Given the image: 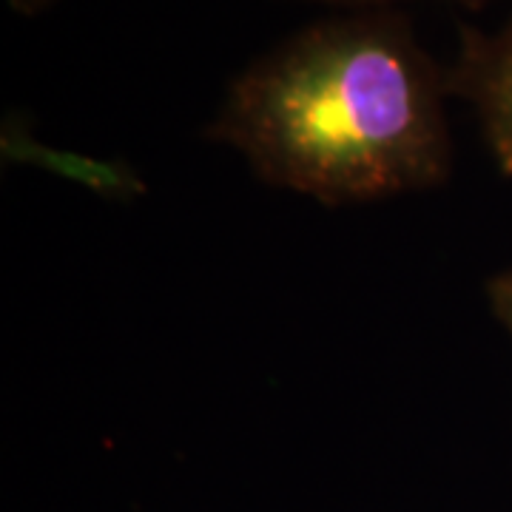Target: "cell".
<instances>
[{
    "label": "cell",
    "mask_w": 512,
    "mask_h": 512,
    "mask_svg": "<svg viewBox=\"0 0 512 512\" xmlns=\"http://www.w3.org/2000/svg\"><path fill=\"white\" fill-rule=\"evenodd\" d=\"M3 151L6 154H15L20 160H35L37 165H49V168H60L63 174H74L80 177L83 183H97L100 191L106 194H117V197H131V194H140L143 185L140 180L123 168V165H103L86 160V157H74V154H63L55 148L37 146L32 137H26L18 128V120H9L6 131H3Z\"/></svg>",
    "instance_id": "obj_3"
},
{
    "label": "cell",
    "mask_w": 512,
    "mask_h": 512,
    "mask_svg": "<svg viewBox=\"0 0 512 512\" xmlns=\"http://www.w3.org/2000/svg\"><path fill=\"white\" fill-rule=\"evenodd\" d=\"M444 66L396 9L316 20L234 77L208 140L322 205L439 188L453 171Z\"/></svg>",
    "instance_id": "obj_1"
},
{
    "label": "cell",
    "mask_w": 512,
    "mask_h": 512,
    "mask_svg": "<svg viewBox=\"0 0 512 512\" xmlns=\"http://www.w3.org/2000/svg\"><path fill=\"white\" fill-rule=\"evenodd\" d=\"M6 3H9L12 12H18L23 18H35L40 12H46L52 3H57V0H6Z\"/></svg>",
    "instance_id": "obj_6"
},
{
    "label": "cell",
    "mask_w": 512,
    "mask_h": 512,
    "mask_svg": "<svg viewBox=\"0 0 512 512\" xmlns=\"http://www.w3.org/2000/svg\"><path fill=\"white\" fill-rule=\"evenodd\" d=\"M316 3H330V6L353 9V12H379V9H393L396 3H404V0H316ZM444 3H453V6H461V9L478 12V9H484L490 0H444Z\"/></svg>",
    "instance_id": "obj_5"
},
{
    "label": "cell",
    "mask_w": 512,
    "mask_h": 512,
    "mask_svg": "<svg viewBox=\"0 0 512 512\" xmlns=\"http://www.w3.org/2000/svg\"><path fill=\"white\" fill-rule=\"evenodd\" d=\"M487 302L495 319L501 322V328L512 336V268L495 274L487 282Z\"/></svg>",
    "instance_id": "obj_4"
},
{
    "label": "cell",
    "mask_w": 512,
    "mask_h": 512,
    "mask_svg": "<svg viewBox=\"0 0 512 512\" xmlns=\"http://www.w3.org/2000/svg\"><path fill=\"white\" fill-rule=\"evenodd\" d=\"M447 94L476 111L498 168L512 177V18L493 35L458 29V52L444 66Z\"/></svg>",
    "instance_id": "obj_2"
}]
</instances>
